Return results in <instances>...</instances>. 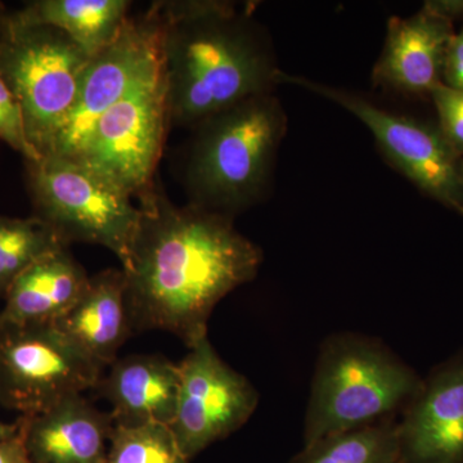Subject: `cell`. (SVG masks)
I'll return each mask as SVG.
<instances>
[{"label": "cell", "mask_w": 463, "mask_h": 463, "mask_svg": "<svg viewBox=\"0 0 463 463\" xmlns=\"http://www.w3.org/2000/svg\"><path fill=\"white\" fill-rule=\"evenodd\" d=\"M160 44V16L154 3L145 14L130 16L120 36L91 57L71 111L41 157H78L99 118L156 60Z\"/></svg>", "instance_id": "11"}, {"label": "cell", "mask_w": 463, "mask_h": 463, "mask_svg": "<svg viewBox=\"0 0 463 463\" xmlns=\"http://www.w3.org/2000/svg\"><path fill=\"white\" fill-rule=\"evenodd\" d=\"M90 60L56 27L21 25L8 16L0 74L16 94L39 155L65 123Z\"/></svg>", "instance_id": "7"}, {"label": "cell", "mask_w": 463, "mask_h": 463, "mask_svg": "<svg viewBox=\"0 0 463 463\" xmlns=\"http://www.w3.org/2000/svg\"><path fill=\"white\" fill-rule=\"evenodd\" d=\"M109 463H190L170 426L160 423L116 425Z\"/></svg>", "instance_id": "21"}, {"label": "cell", "mask_w": 463, "mask_h": 463, "mask_svg": "<svg viewBox=\"0 0 463 463\" xmlns=\"http://www.w3.org/2000/svg\"><path fill=\"white\" fill-rule=\"evenodd\" d=\"M169 123L210 116L279 87L272 43L248 8L224 0L156 2Z\"/></svg>", "instance_id": "2"}, {"label": "cell", "mask_w": 463, "mask_h": 463, "mask_svg": "<svg viewBox=\"0 0 463 463\" xmlns=\"http://www.w3.org/2000/svg\"><path fill=\"white\" fill-rule=\"evenodd\" d=\"M0 463H35L27 452L20 432L16 437L0 441Z\"/></svg>", "instance_id": "25"}, {"label": "cell", "mask_w": 463, "mask_h": 463, "mask_svg": "<svg viewBox=\"0 0 463 463\" xmlns=\"http://www.w3.org/2000/svg\"><path fill=\"white\" fill-rule=\"evenodd\" d=\"M130 8L129 0H35L9 16L21 25L56 27L94 57L120 36Z\"/></svg>", "instance_id": "18"}, {"label": "cell", "mask_w": 463, "mask_h": 463, "mask_svg": "<svg viewBox=\"0 0 463 463\" xmlns=\"http://www.w3.org/2000/svg\"><path fill=\"white\" fill-rule=\"evenodd\" d=\"M53 326L91 361L109 367L134 331L124 270L112 268L90 277L81 298Z\"/></svg>", "instance_id": "16"}, {"label": "cell", "mask_w": 463, "mask_h": 463, "mask_svg": "<svg viewBox=\"0 0 463 463\" xmlns=\"http://www.w3.org/2000/svg\"><path fill=\"white\" fill-rule=\"evenodd\" d=\"M20 434L35 463H109L115 422L83 394L44 412L20 417Z\"/></svg>", "instance_id": "14"}, {"label": "cell", "mask_w": 463, "mask_h": 463, "mask_svg": "<svg viewBox=\"0 0 463 463\" xmlns=\"http://www.w3.org/2000/svg\"><path fill=\"white\" fill-rule=\"evenodd\" d=\"M18 432H20V422L5 423L0 421V441L16 437Z\"/></svg>", "instance_id": "27"}, {"label": "cell", "mask_w": 463, "mask_h": 463, "mask_svg": "<svg viewBox=\"0 0 463 463\" xmlns=\"http://www.w3.org/2000/svg\"><path fill=\"white\" fill-rule=\"evenodd\" d=\"M422 377L379 339L337 332L323 341L310 383L304 446L373 423L398 420Z\"/></svg>", "instance_id": "4"}, {"label": "cell", "mask_w": 463, "mask_h": 463, "mask_svg": "<svg viewBox=\"0 0 463 463\" xmlns=\"http://www.w3.org/2000/svg\"><path fill=\"white\" fill-rule=\"evenodd\" d=\"M179 365L178 404L170 425L187 458L240 430L257 411L259 392L216 353L209 337L188 347Z\"/></svg>", "instance_id": "10"}, {"label": "cell", "mask_w": 463, "mask_h": 463, "mask_svg": "<svg viewBox=\"0 0 463 463\" xmlns=\"http://www.w3.org/2000/svg\"><path fill=\"white\" fill-rule=\"evenodd\" d=\"M139 207L123 269L133 330L167 331L191 347L207 336L221 300L258 276L263 251L236 230L234 219L174 205L157 188Z\"/></svg>", "instance_id": "1"}, {"label": "cell", "mask_w": 463, "mask_h": 463, "mask_svg": "<svg viewBox=\"0 0 463 463\" xmlns=\"http://www.w3.org/2000/svg\"><path fill=\"white\" fill-rule=\"evenodd\" d=\"M279 84L312 91L355 116L373 133L386 160L422 194L463 216V157L440 129L379 108L355 91L281 71Z\"/></svg>", "instance_id": "8"}, {"label": "cell", "mask_w": 463, "mask_h": 463, "mask_svg": "<svg viewBox=\"0 0 463 463\" xmlns=\"http://www.w3.org/2000/svg\"><path fill=\"white\" fill-rule=\"evenodd\" d=\"M423 5H428L441 16L447 17L452 23L463 18V0H429Z\"/></svg>", "instance_id": "26"}, {"label": "cell", "mask_w": 463, "mask_h": 463, "mask_svg": "<svg viewBox=\"0 0 463 463\" xmlns=\"http://www.w3.org/2000/svg\"><path fill=\"white\" fill-rule=\"evenodd\" d=\"M33 215L70 243L99 245L129 263L142 210L134 199L96 170L70 158L26 161Z\"/></svg>", "instance_id": "5"}, {"label": "cell", "mask_w": 463, "mask_h": 463, "mask_svg": "<svg viewBox=\"0 0 463 463\" xmlns=\"http://www.w3.org/2000/svg\"><path fill=\"white\" fill-rule=\"evenodd\" d=\"M398 437L402 463H463V347L422 379Z\"/></svg>", "instance_id": "12"}, {"label": "cell", "mask_w": 463, "mask_h": 463, "mask_svg": "<svg viewBox=\"0 0 463 463\" xmlns=\"http://www.w3.org/2000/svg\"><path fill=\"white\" fill-rule=\"evenodd\" d=\"M0 141L8 145L25 161L41 158L27 134L25 116L18 102L16 94L11 90L5 79L0 74Z\"/></svg>", "instance_id": "22"}, {"label": "cell", "mask_w": 463, "mask_h": 463, "mask_svg": "<svg viewBox=\"0 0 463 463\" xmlns=\"http://www.w3.org/2000/svg\"><path fill=\"white\" fill-rule=\"evenodd\" d=\"M288 463H402L398 420L319 439Z\"/></svg>", "instance_id": "19"}, {"label": "cell", "mask_w": 463, "mask_h": 463, "mask_svg": "<svg viewBox=\"0 0 463 463\" xmlns=\"http://www.w3.org/2000/svg\"><path fill=\"white\" fill-rule=\"evenodd\" d=\"M288 118L273 93L251 97L192 128L183 182L188 203L234 219L267 197Z\"/></svg>", "instance_id": "3"}, {"label": "cell", "mask_w": 463, "mask_h": 463, "mask_svg": "<svg viewBox=\"0 0 463 463\" xmlns=\"http://www.w3.org/2000/svg\"><path fill=\"white\" fill-rule=\"evenodd\" d=\"M439 118L438 128L463 157V90L439 84L430 94Z\"/></svg>", "instance_id": "23"}, {"label": "cell", "mask_w": 463, "mask_h": 463, "mask_svg": "<svg viewBox=\"0 0 463 463\" xmlns=\"http://www.w3.org/2000/svg\"><path fill=\"white\" fill-rule=\"evenodd\" d=\"M62 248L69 246L38 216L0 215V298L33 261Z\"/></svg>", "instance_id": "20"}, {"label": "cell", "mask_w": 463, "mask_h": 463, "mask_svg": "<svg viewBox=\"0 0 463 463\" xmlns=\"http://www.w3.org/2000/svg\"><path fill=\"white\" fill-rule=\"evenodd\" d=\"M443 84L453 90H463V29L455 33L448 47Z\"/></svg>", "instance_id": "24"}, {"label": "cell", "mask_w": 463, "mask_h": 463, "mask_svg": "<svg viewBox=\"0 0 463 463\" xmlns=\"http://www.w3.org/2000/svg\"><path fill=\"white\" fill-rule=\"evenodd\" d=\"M97 389L111 404L116 425H172L178 404L179 365L163 355L118 358Z\"/></svg>", "instance_id": "15"}, {"label": "cell", "mask_w": 463, "mask_h": 463, "mask_svg": "<svg viewBox=\"0 0 463 463\" xmlns=\"http://www.w3.org/2000/svg\"><path fill=\"white\" fill-rule=\"evenodd\" d=\"M90 277L69 248L33 261L9 286L0 321L53 325L84 294Z\"/></svg>", "instance_id": "17"}, {"label": "cell", "mask_w": 463, "mask_h": 463, "mask_svg": "<svg viewBox=\"0 0 463 463\" xmlns=\"http://www.w3.org/2000/svg\"><path fill=\"white\" fill-rule=\"evenodd\" d=\"M103 370L53 325L0 321V404L21 417L97 389Z\"/></svg>", "instance_id": "9"}, {"label": "cell", "mask_w": 463, "mask_h": 463, "mask_svg": "<svg viewBox=\"0 0 463 463\" xmlns=\"http://www.w3.org/2000/svg\"><path fill=\"white\" fill-rule=\"evenodd\" d=\"M455 23L423 5L410 17H390L385 43L374 63L376 87L410 96H430L443 83V67Z\"/></svg>", "instance_id": "13"}, {"label": "cell", "mask_w": 463, "mask_h": 463, "mask_svg": "<svg viewBox=\"0 0 463 463\" xmlns=\"http://www.w3.org/2000/svg\"><path fill=\"white\" fill-rule=\"evenodd\" d=\"M8 16L9 14L5 11V5L0 3V47H2L3 42H5V33H7Z\"/></svg>", "instance_id": "28"}, {"label": "cell", "mask_w": 463, "mask_h": 463, "mask_svg": "<svg viewBox=\"0 0 463 463\" xmlns=\"http://www.w3.org/2000/svg\"><path fill=\"white\" fill-rule=\"evenodd\" d=\"M170 129L161 50L156 60L99 118L75 161L96 170L133 199L155 190V175Z\"/></svg>", "instance_id": "6"}]
</instances>
